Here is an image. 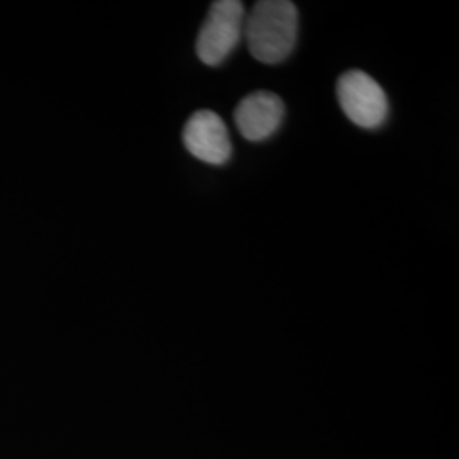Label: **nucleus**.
<instances>
[{
    "instance_id": "nucleus-1",
    "label": "nucleus",
    "mask_w": 459,
    "mask_h": 459,
    "mask_svg": "<svg viewBox=\"0 0 459 459\" xmlns=\"http://www.w3.org/2000/svg\"><path fill=\"white\" fill-rule=\"evenodd\" d=\"M299 16L290 0H261L246 17L244 36L252 56L265 65L284 62L298 41Z\"/></svg>"
},
{
    "instance_id": "nucleus-2",
    "label": "nucleus",
    "mask_w": 459,
    "mask_h": 459,
    "mask_svg": "<svg viewBox=\"0 0 459 459\" xmlns=\"http://www.w3.org/2000/svg\"><path fill=\"white\" fill-rule=\"evenodd\" d=\"M246 7L240 0H216L196 39L199 60L208 66L221 65L244 36Z\"/></svg>"
},
{
    "instance_id": "nucleus-3",
    "label": "nucleus",
    "mask_w": 459,
    "mask_h": 459,
    "mask_svg": "<svg viewBox=\"0 0 459 459\" xmlns=\"http://www.w3.org/2000/svg\"><path fill=\"white\" fill-rule=\"evenodd\" d=\"M337 99L344 115L364 130H377L388 117L385 89L361 70H351L341 75Z\"/></svg>"
},
{
    "instance_id": "nucleus-4",
    "label": "nucleus",
    "mask_w": 459,
    "mask_h": 459,
    "mask_svg": "<svg viewBox=\"0 0 459 459\" xmlns=\"http://www.w3.org/2000/svg\"><path fill=\"white\" fill-rule=\"evenodd\" d=\"M182 142L197 160L210 165H225L233 147L225 121L213 111H197L184 126Z\"/></svg>"
},
{
    "instance_id": "nucleus-5",
    "label": "nucleus",
    "mask_w": 459,
    "mask_h": 459,
    "mask_svg": "<svg viewBox=\"0 0 459 459\" xmlns=\"http://www.w3.org/2000/svg\"><path fill=\"white\" fill-rule=\"evenodd\" d=\"M286 108L278 94L257 91L242 99L233 113L238 133L254 143L264 142L278 132Z\"/></svg>"
}]
</instances>
